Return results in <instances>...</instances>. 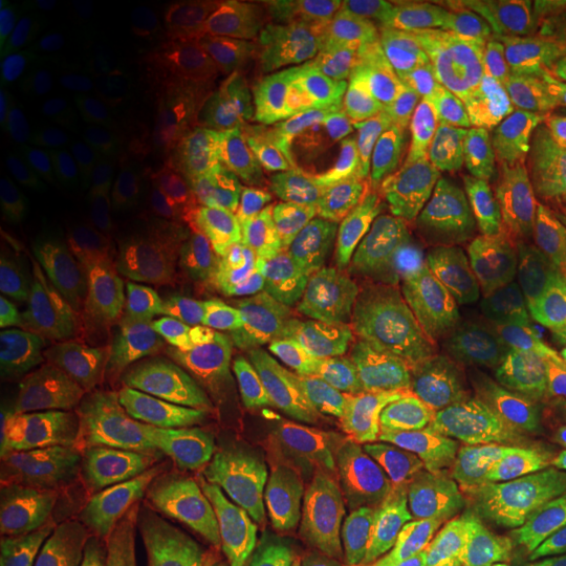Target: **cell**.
Returning a JSON list of instances; mask_svg holds the SVG:
<instances>
[{
	"label": "cell",
	"mask_w": 566,
	"mask_h": 566,
	"mask_svg": "<svg viewBox=\"0 0 566 566\" xmlns=\"http://www.w3.org/2000/svg\"><path fill=\"white\" fill-rule=\"evenodd\" d=\"M0 516L6 543L19 556L45 562L69 535V495L17 441L0 449Z\"/></svg>",
	"instance_id": "cell-14"
},
{
	"label": "cell",
	"mask_w": 566,
	"mask_h": 566,
	"mask_svg": "<svg viewBox=\"0 0 566 566\" xmlns=\"http://www.w3.org/2000/svg\"><path fill=\"white\" fill-rule=\"evenodd\" d=\"M205 344L212 357L258 394L289 399L304 378V357L296 338L260 317L218 313L205 328Z\"/></svg>",
	"instance_id": "cell-16"
},
{
	"label": "cell",
	"mask_w": 566,
	"mask_h": 566,
	"mask_svg": "<svg viewBox=\"0 0 566 566\" xmlns=\"http://www.w3.org/2000/svg\"><path fill=\"white\" fill-rule=\"evenodd\" d=\"M310 174L286 126L258 111L226 118L216 153V176L229 192L244 195Z\"/></svg>",
	"instance_id": "cell-18"
},
{
	"label": "cell",
	"mask_w": 566,
	"mask_h": 566,
	"mask_svg": "<svg viewBox=\"0 0 566 566\" xmlns=\"http://www.w3.org/2000/svg\"><path fill=\"white\" fill-rule=\"evenodd\" d=\"M200 292L221 313L260 317L286 328L292 302L283 294L279 271L252 247L233 237H189L181 244Z\"/></svg>",
	"instance_id": "cell-13"
},
{
	"label": "cell",
	"mask_w": 566,
	"mask_h": 566,
	"mask_svg": "<svg viewBox=\"0 0 566 566\" xmlns=\"http://www.w3.org/2000/svg\"><path fill=\"white\" fill-rule=\"evenodd\" d=\"M166 80L160 74L132 71L97 90V95L74 118L95 142L142 150V137L166 116Z\"/></svg>",
	"instance_id": "cell-27"
},
{
	"label": "cell",
	"mask_w": 566,
	"mask_h": 566,
	"mask_svg": "<svg viewBox=\"0 0 566 566\" xmlns=\"http://www.w3.org/2000/svg\"><path fill=\"white\" fill-rule=\"evenodd\" d=\"M101 281L134 313L189 331L197 321L200 283L187 258L150 239H126L101 258Z\"/></svg>",
	"instance_id": "cell-12"
},
{
	"label": "cell",
	"mask_w": 566,
	"mask_h": 566,
	"mask_svg": "<svg viewBox=\"0 0 566 566\" xmlns=\"http://www.w3.org/2000/svg\"><path fill=\"white\" fill-rule=\"evenodd\" d=\"M522 87L566 92V0H558L543 24L530 34L514 63Z\"/></svg>",
	"instance_id": "cell-34"
},
{
	"label": "cell",
	"mask_w": 566,
	"mask_h": 566,
	"mask_svg": "<svg viewBox=\"0 0 566 566\" xmlns=\"http://www.w3.org/2000/svg\"><path fill=\"white\" fill-rule=\"evenodd\" d=\"M32 252V242L21 231V226L3 218V223H0V313H3L6 323L11 321L13 307H17Z\"/></svg>",
	"instance_id": "cell-36"
},
{
	"label": "cell",
	"mask_w": 566,
	"mask_h": 566,
	"mask_svg": "<svg viewBox=\"0 0 566 566\" xmlns=\"http://www.w3.org/2000/svg\"><path fill=\"white\" fill-rule=\"evenodd\" d=\"M145 210L189 237L237 233V197L218 179L192 166L158 163L145 176Z\"/></svg>",
	"instance_id": "cell-21"
},
{
	"label": "cell",
	"mask_w": 566,
	"mask_h": 566,
	"mask_svg": "<svg viewBox=\"0 0 566 566\" xmlns=\"http://www.w3.org/2000/svg\"><path fill=\"white\" fill-rule=\"evenodd\" d=\"M548 386L551 331L491 315L438 365L415 409L475 451L546 415Z\"/></svg>",
	"instance_id": "cell-3"
},
{
	"label": "cell",
	"mask_w": 566,
	"mask_h": 566,
	"mask_svg": "<svg viewBox=\"0 0 566 566\" xmlns=\"http://www.w3.org/2000/svg\"><path fill=\"white\" fill-rule=\"evenodd\" d=\"M373 516L391 546L436 556L462 554L457 527L384 454L373 480Z\"/></svg>",
	"instance_id": "cell-25"
},
{
	"label": "cell",
	"mask_w": 566,
	"mask_h": 566,
	"mask_svg": "<svg viewBox=\"0 0 566 566\" xmlns=\"http://www.w3.org/2000/svg\"><path fill=\"white\" fill-rule=\"evenodd\" d=\"M367 566H457V564L451 562V556L420 554V551L391 546L388 551H380L378 556H373Z\"/></svg>",
	"instance_id": "cell-38"
},
{
	"label": "cell",
	"mask_w": 566,
	"mask_h": 566,
	"mask_svg": "<svg viewBox=\"0 0 566 566\" xmlns=\"http://www.w3.org/2000/svg\"><path fill=\"white\" fill-rule=\"evenodd\" d=\"M472 566H566V525L541 516L495 514L467 543Z\"/></svg>",
	"instance_id": "cell-30"
},
{
	"label": "cell",
	"mask_w": 566,
	"mask_h": 566,
	"mask_svg": "<svg viewBox=\"0 0 566 566\" xmlns=\"http://www.w3.org/2000/svg\"><path fill=\"white\" fill-rule=\"evenodd\" d=\"M388 195L443 197L527 218L548 176L495 103L415 101L365 139Z\"/></svg>",
	"instance_id": "cell-2"
},
{
	"label": "cell",
	"mask_w": 566,
	"mask_h": 566,
	"mask_svg": "<svg viewBox=\"0 0 566 566\" xmlns=\"http://www.w3.org/2000/svg\"><path fill=\"white\" fill-rule=\"evenodd\" d=\"M493 315L543 331L566 328V197L509 252L493 292Z\"/></svg>",
	"instance_id": "cell-11"
},
{
	"label": "cell",
	"mask_w": 566,
	"mask_h": 566,
	"mask_svg": "<svg viewBox=\"0 0 566 566\" xmlns=\"http://www.w3.org/2000/svg\"><path fill=\"white\" fill-rule=\"evenodd\" d=\"M145 13L139 0H84V3H66L53 13L55 24L71 27L95 34L111 42L118 32H126Z\"/></svg>",
	"instance_id": "cell-35"
},
{
	"label": "cell",
	"mask_w": 566,
	"mask_h": 566,
	"mask_svg": "<svg viewBox=\"0 0 566 566\" xmlns=\"http://www.w3.org/2000/svg\"><path fill=\"white\" fill-rule=\"evenodd\" d=\"M328 80L346 95L370 103H415V76L394 34L367 13H346L325 38Z\"/></svg>",
	"instance_id": "cell-15"
},
{
	"label": "cell",
	"mask_w": 566,
	"mask_h": 566,
	"mask_svg": "<svg viewBox=\"0 0 566 566\" xmlns=\"http://www.w3.org/2000/svg\"><path fill=\"white\" fill-rule=\"evenodd\" d=\"M55 32L53 17L48 19L19 0L0 3V126L9 122L30 87Z\"/></svg>",
	"instance_id": "cell-31"
},
{
	"label": "cell",
	"mask_w": 566,
	"mask_h": 566,
	"mask_svg": "<svg viewBox=\"0 0 566 566\" xmlns=\"http://www.w3.org/2000/svg\"><path fill=\"white\" fill-rule=\"evenodd\" d=\"M551 9L548 0H467L424 9L409 34L417 101H499L516 84V55Z\"/></svg>",
	"instance_id": "cell-4"
},
{
	"label": "cell",
	"mask_w": 566,
	"mask_h": 566,
	"mask_svg": "<svg viewBox=\"0 0 566 566\" xmlns=\"http://www.w3.org/2000/svg\"><path fill=\"white\" fill-rule=\"evenodd\" d=\"M95 145L97 142L84 132V126L71 118L66 124L51 126L3 147V160H0L3 218L13 221L19 212L59 195L74 168Z\"/></svg>",
	"instance_id": "cell-17"
},
{
	"label": "cell",
	"mask_w": 566,
	"mask_h": 566,
	"mask_svg": "<svg viewBox=\"0 0 566 566\" xmlns=\"http://www.w3.org/2000/svg\"><path fill=\"white\" fill-rule=\"evenodd\" d=\"M495 512L566 525V420L554 407L520 433L470 451Z\"/></svg>",
	"instance_id": "cell-8"
},
{
	"label": "cell",
	"mask_w": 566,
	"mask_h": 566,
	"mask_svg": "<svg viewBox=\"0 0 566 566\" xmlns=\"http://www.w3.org/2000/svg\"><path fill=\"white\" fill-rule=\"evenodd\" d=\"M495 108L525 139L548 181L566 187V92L514 84L495 101Z\"/></svg>",
	"instance_id": "cell-32"
},
{
	"label": "cell",
	"mask_w": 566,
	"mask_h": 566,
	"mask_svg": "<svg viewBox=\"0 0 566 566\" xmlns=\"http://www.w3.org/2000/svg\"><path fill=\"white\" fill-rule=\"evenodd\" d=\"M13 412L32 443L63 470L92 480L118 475L111 451L45 386L21 384L13 396Z\"/></svg>",
	"instance_id": "cell-24"
},
{
	"label": "cell",
	"mask_w": 566,
	"mask_h": 566,
	"mask_svg": "<svg viewBox=\"0 0 566 566\" xmlns=\"http://www.w3.org/2000/svg\"><path fill=\"white\" fill-rule=\"evenodd\" d=\"M181 566H231L229 562H226V558H212V556H200V558H195V562H189V564H181Z\"/></svg>",
	"instance_id": "cell-39"
},
{
	"label": "cell",
	"mask_w": 566,
	"mask_h": 566,
	"mask_svg": "<svg viewBox=\"0 0 566 566\" xmlns=\"http://www.w3.org/2000/svg\"><path fill=\"white\" fill-rule=\"evenodd\" d=\"M42 386L80 420L111 454L142 462L132 401L118 375L80 363H53L42 370Z\"/></svg>",
	"instance_id": "cell-20"
},
{
	"label": "cell",
	"mask_w": 566,
	"mask_h": 566,
	"mask_svg": "<svg viewBox=\"0 0 566 566\" xmlns=\"http://www.w3.org/2000/svg\"><path fill=\"white\" fill-rule=\"evenodd\" d=\"M132 401L142 454L155 467L176 475H187L202 462L200 433L192 409L174 375L129 373L118 375Z\"/></svg>",
	"instance_id": "cell-19"
},
{
	"label": "cell",
	"mask_w": 566,
	"mask_h": 566,
	"mask_svg": "<svg viewBox=\"0 0 566 566\" xmlns=\"http://www.w3.org/2000/svg\"><path fill=\"white\" fill-rule=\"evenodd\" d=\"M551 407L566 420V328L551 331Z\"/></svg>",
	"instance_id": "cell-37"
},
{
	"label": "cell",
	"mask_w": 566,
	"mask_h": 566,
	"mask_svg": "<svg viewBox=\"0 0 566 566\" xmlns=\"http://www.w3.org/2000/svg\"><path fill=\"white\" fill-rule=\"evenodd\" d=\"M391 283L380 359L388 375L422 388L451 349L493 315V292L525 218L443 197L391 195Z\"/></svg>",
	"instance_id": "cell-1"
},
{
	"label": "cell",
	"mask_w": 566,
	"mask_h": 566,
	"mask_svg": "<svg viewBox=\"0 0 566 566\" xmlns=\"http://www.w3.org/2000/svg\"><path fill=\"white\" fill-rule=\"evenodd\" d=\"M286 417L289 399L258 391L250 394L229 436L221 483H244V480L279 483Z\"/></svg>",
	"instance_id": "cell-29"
},
{
	"label": "cell",
	"mask_w": 566,
	"mask_h": 566,
	"mask_svg": "<svg viewBox=\"0 0 566 566\" xmlns=\"http://www.w3.org/2000/svg\"><path fill=\"white\" fill-rule=\"evenodd\" d=\"M9 325L45 365L74 357L80 323L71 310L59 271L32 252Z\"/></svg>",
	"instance_id": "cell-26"
},
{
	"label": "cell",
	"mask_w": 566,
	"mask_h": 566,
	"mask_svg": "<svg viewBox=\"0 0 566 566\" xmlns=\"http://www.w3.org/2000/svg\"><path fill=\"white\" fill-rule=\"evenodd\" d=\"M174 338L153 317L134 310H101L80 325L74 363L97 367L113 375L155 373L174 365Z\"/></svg>",
	"instance_id": "cell-23"
},
{
	"label": "cell",
	"mask_w": 566,
	"mask_h": 566,
	"mask_svg": "<svg viewBox=\"0 0 566 566\" xmlns=\"http://www.w3.org/2000/svg\"><path fill=\"white\" fill-rule=\"evenodd\" d=\"M139 147L97 142L84 155L51 202V226L84 247L122 244L145 210V176Z\"/></svg>",
	"instance_id": "cell-7"
},
{
	"label": "cell",
	"mask_w": 566,
	"mask_h": 566,
	"mask_svg": "<svg viewBox=\"0 0 566 566\" xmlns=\"http://www.w3.org/2000/svg\"><path fill=\"white\" fill-rule=\"evenodd\" d=\"M55 21V19H53ZM55 38L38 74L24 90L11 118L0 126V142L30 137L51 126L66 124L97 95V87L116 66V48L95 34L55 24Z\"/></svg>",
	"instance_id": "cell-9"
},
{
	"label": "cell",
	"mask_w": 566,
	"mask_h": 566,
	"mask_svg": "<svg viewBox=\"0 0 566 566\" xmlns=\"http://www.w3.org/2000/svg\"><path fill=\"white\" fill-rule=\"evenodd\" d=\"M174 34L184 55L218 66L237 38V11L226 0H181L174 9Z\"/></svg>",
	"instance_id": "cell-33"
},
{
	"label": "cell",
	"mask_w": 566,
	"mask_h": 566,
	"mask_svg": "<svg viewBox=\"0 0 566 566\" xmlns=\"http://www.w3.org/2000/svg\"><path fill=\"white\" fill-rule=\"evenodd\" d=\"M357 480V449L344 412L317 401L307 409L286 457L279 483L281 522L317 527L336 520L349 504Z\"/></svg>",
	"instance_id": "cell-6"
},
{
	"label": "cell",
	"mask_w": 566,
	"mask_h": 566,
	"mask_svg": "<svg viewBox=\"0 0 566 566\" xmlns=\"http://www.w3.org/2000/svg\"><path fill=\"white\" fill-rule=\"evenodd\" d=\"M378 454L394 462L396 470L457 527L462 554L467 543L495 516L493 499L470 451L417 409L378 438Z\"/></svg>",
	"instance_id": "cell-5"
},
{
	"label": "cell",
	"mask_w": 566,
	"mask_h": 566,
	"mask_svg": "<svg viewBox=\"0 0 566 566\" xmlns=\"http://www.w3.org/2000/svg\"><path fill=\"white\" fill-rule=\"evenodd\" d=\"M331 195L313 174L237 195V233L275 271H292L325 244Z\"/></svg>",
	"instance_id": "cell-10"
},
{
	"label": "cell",
	"mask_w": 566,
	"mask_h": 566,
	"mask_svg": "<svg viewBox=\"0 0 566 566\" xmlns=\"http://www.w3.org/2000/svg\"><path fill=\"white\" fill-rule=\"evenodd\" d=\"M171 375L195 415L205 470L223 475L229 436L252 388L208 349L179 352Z\"/></svg>",
	"instance_id": "cell-22"
},
{
	"label": "cell",
	"mask_w": 566,
	"mask_h": 566,
	"mask_svg": "<svg viewBox=\"0 0 566 566\" xmlns=\"http://www.w3.org/2000/svg\"><path fill=\"white\" fill-rule=\"evenodd\" d=\"M223 558L231 566H283L279 546V491L275 483H221Z\"/></svg>",
	"instance_id": "cell-28"
}]
</instances>
